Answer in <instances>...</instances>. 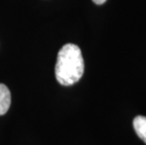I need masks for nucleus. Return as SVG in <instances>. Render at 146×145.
<instances>
[{
    "instance_id": "2",
    "label": "nucleus",
    "mask_w": 146,
    "mask_h": 145,
    "mask_svg": "<svg viewBox=\"0 0 146 145\" xmlns=\"http://www.w3.org/2000/svg\"><path fill=\"white\" fill-rule=\"evenodd\" d=\"M11 96L9 88L0 83V115L7 113L11 107Z\"/></svg>"
},
{
    "instance_id": "4",
    "label": "nucleus",
    "mask_w": 146,
    "mask_h": 145,
    "mask_svg": "<svg viewBox=\"0 0 146 145\" xmlns=\"http://www.w3.org/2000/svg\"><path fill=\"white\" fill-rule=\"evenodd\" d=\"M95 4H97V5H102V4H104V3L107 1V0H92Z\"/></svg>"
},
{
    "instance_id": "3",
    "label": "nucleus",
    "mask_w": 146,
    "mask_h": 145,
    "mask_svg": "<svg viewBox=\"0 0 146 145\" xmlns=\"http://www.w3.org/2000/svg\"><path fill=\"white\" fill-rule=\"evenodd\" d=\"M133 126L137 135L146 143V117L137 116L133 121Z\"/></svg>"
},
{
    "instance_id": "1",
    "label": "nucleus",
    "mask_w": 146,
    "mask_h": 145,
    "mask_svg": "<svg viewBox=\"0 0 146 145\" xmlns=\"http://www.w3.org/2000/svg\"><path fill=\"white\" fill-rule=\"evenodd\" d=\"M56 78L62 86L78 82L84 73V60L80 48L74 44H64L58 54L55 68Z\"/></svg>"
}]
</instances>
